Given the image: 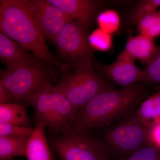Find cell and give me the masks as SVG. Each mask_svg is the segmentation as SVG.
Instances as JSON below:
<instances>
[{"label":"cell","mask_w":160,"mask_h":160,"mask_svg":"<svg viewBox=\"0 0 160 160\" xmlns=\"http://www.w3.org/2000/svg\"><path fill=\"white\" fill-rule=\"evenodd\" d=\"M0 32L31 52L51 69V66H57L66 72L72 67L56 58L49 50L46 37L27 11L23 0L0 1Z\"/></svg>","instance_id":"6da1fadb"},{"label":"cell","mask_w":160,"mask_h":160,"mask_svg":"<svg viewBox=\"0 0 160 160\" xmlns=\"http://www.w3.org/2000/svg\"><path fill=\"white\" fill-rule=\"evenodd\" d=\"M144 82L100 93L78 110L74 126L90 130L109 126L129 112L146 98Z\"/></svg>","instance_id":"7a4b0ae2"},{"label":"cell","mask_w":160,"mask_h":160,"mask_svg":"<svg viewBox=\"0 0 160 160\" xmlns=\"http://www.w3.org/2000/svg\"><path fill=\"white\" fill-rule=\"evenodd\" d=\"M50 145L59 160H109L107 145L95 138L89 130L74 126L67 132L53 136Z\"/></svg>","instance_id":"3957f363"},{"label":"cell","mask_w":160,"mask_h":160,"mask_svg":"<svg viewBox=\"0 0 160 160\" xmlns=\"http://www.w3.org/2000/svg\"><path fill=\"white\" fill-rule=\"evenodd\" d=\"M0 74V84L11 93L14 102L26 105L43 83L54 78L51 69L38 58L12 70H1Z\"/></svg>","instance_id":"277c9868"},{"label":"cell","mask_w":160,"mask_h":160,"mask_svg":"<svg viewBox=\"0 0 160 160\" xmlns=\"http://www.w3.org/2000/svg\"><path fill=\"white\" fill-rule=\"evenodd\" d=\"M55 86L78 110L98 94L114 89L95 70L92 64L73 72H63Z\"/></svg>","instance_id":"5b68a950"},{"label":"cell","mask_w":160,"mask_h":160,"mask_svg":"<svg viewBox=\"0 0 160 160\" xmlns=\"http://www.w3.org/2000/svg\"><path fill=\"white\" fill-rule=\"evenodd\" d=\"M88 31L70 20L52 41L62 59L72 67L77 69L92 64L95 50L89 43Z\"/></svg>","instance_id":"8992f818"},{"label":"cell","mask_w":160,"mask_h":160,"mask_svg":"<svg viewBox=\"0 0 160 160\" xmlns=\"http://www.w3.org/2000/svg\"><path fill=\"white\" fill-rule=\"evenodd\" d=\"M149 128L136 113L129 115L107 132L106 144L119 159L148 146Z\"/></svg>","instance_id":"52a82bcc"},{"label":"cell","mask_w":160,"mask_h":160,"mask_svg":"<svg viewBox=\"0 0 160 160\" xmlns=\"http://www.w3.org/2000/svg\"><path fill=\"white\" fill-rule=\"evenodd\" d=\"M32 17L46 38L53 41L70 19L47 0H23Z\"/></svg>","instance_id":"ba28073f"},{"label":"cell","mask_w":160,"mask_h":160,"mask_svg":"<svg viewBox=\"0 0 160 160\" xmlns=\"http://www.w3.org/2000/svg\"><path fill=\"white\" fill-rule=\"evenodd\" d=\"M135 61L120 52L117 59L110 64H104L92 57V67L99 74L123 87L143 82L142 70L136 65Z\"/></svg>","instance_id":"9c48e42d"},{"label":"cell","mask_w":160,"mask_h":160,"mask_svg":"<svg viewBox=\"0 0 160 160\" xmlns=\"http://www.w3.org/2000/svg\"><path fill=\"white\" fill-rule=\"evenodd\" d=\"M49 96L52 117L49 131L55 136L71 130L74 126L78 110L51 83Z\"/></svg>","instance_id":"30bf717a"},{"label":"cell","mask_w":160,"mask_h":160,"mask_svg":"<svg viewBox=\"0 0 160 160\" xmlns=\"http://www.w3.org/2000/svg\"><path fill=\"white\" fill-rule=\"evenodd\" d=\"M59 9L70 20L89 30L102 7L100 1L92 0H47Z\"/></svg>","instance_id":"8fae6325"},{"label":"cell","mask_w":160,"mask_h":160,"mask_svg":"<svg viewBox=\"0 0 160 160\" xmlns=\"http://www.w3.org/2000/svg\"><path fill=\"white\" fill-rule=\"evenodd\" d=\"M0 57L7 70L16 68L37 58L18 43L0 32Z\"/></svg>","instance_id":"7c38bea8"},{"label":"cell","mask_w":160,"mask_h":160,"mask_svg":"<svg viewBox=\"0 0 160 160\" xmlns=\"http://www.w3.org/2000/svg\"><path fill=\"white\" fill-rule=\"evenodd\" d=\"M132 34L129 30L125 49L121 52L135 61L138 60L146 65L153 56L157 46L154 40L142 35L133 36Z\"/></svg>","instance_id":"4fadbf2b"},{"label":"cell","mask_w":160,"mask_h":160,"mask_svg":"<svg viewBox=\"0 0 160 160\" xmlns=\"http://www.w3.org/2000/svg\"><path fill=\"white\" fill-rule=\"evenodd\" d=\"M50 81L43 83L28 100L27 105L33 107L36 122L43 123L49 129L51 126V106L49 96Z\"/></svg>","instance_id":"5bb4252c"},{"label":"cell","mask_w":160,"mask_h":160,"mask_svg":"<svg viewBox=\"0 0 160 160\" xmlns=\"http://www.w3.org/2000/svg\"><path fill=\"white\" fill-rule=\"evenodd\" d=\"M46 126L36 122L34 130L29 138L26 157L28 160H52L50 148L45 133Z\"/></svg>","instance_id":"9a60e30c"},{"label":"cell","mask_w":160,"mask_h":160,"mask_svg":"<svg viewBox=\"0 0 160 160\" xmlns=\"http://www.w3.org/2000/svg\"><path fill=\"white\" fill-rule=\"evenodd\" d=\"M27 106L17 103L0 104V123L31 127L27 114Z\"/></svg>","instance_id":"2e32d148"},{"label":"cell","mask_w":160,"mask_h":160,"mask_svg":"<svg viewBox=\"0 0 160 160\" xmlns=\"http://www.w3.org/2000/svg\"><path fill=\"white\" fill-rule=\"evenodd\" d=\"M29 137L0 136V160H10L16 157H26Z\"/></svg>","instance_id":"e0dca14e"},{"label":"cell","mask_w":160,"mask_h":160,"mask_svg":"<svg viewBox=\"0 0 160 160\" xmlns=\"http://www.w3.org/2000/svg\"><path fill=\"white\" fill-rule=\"evenodd\" d=\"M160 7V0L138 1L125 16L124 21L122 22V26L128 28L137 25L144 17L157 11Z\"/></svg>","instance_id":"ac0fdd59"},{"label":"cell","mask_w":160,"mask_h":160,"mask_svg":"<svg viewBox=\"0 0 160 160\" xmlns=\"http://www.w3.org/2000/svg\"><path fill=\"white\" fill-rule=\"evenodd\" d=\"M136 26L140 34L154 40L160 36V13L158 10L149 13Z\"/></svg>","instance_id":"d6986e66"},{"label":"cell","mask_w":160,"mask_h":160,"mask_svg":"<svg viewBox=\"0 0 160 160\" xmlns=\"http://www.w3.org/2000/svg\"><path fill=\"white\" fill-rule=\"evenodd\" d=\"M99 29L113 35L120 29L122 25L120 15L114 9H107L100 12L97 17Z\"/></svg>","instance_id":"ffe728a7"},{"label":"cell","mask_w":160,"mask_h":160,"mask_svg":"<svg viewBox=\"0 0 160 160\" xmlns=\"http://www.w3.org/2000/svg\"><path fill=\"white\" fill-rule=\"evenodd\" d=\"M136 114L139 119L148 127H151L160 123L158 118L152 95L146 99L141 103Z\"/></svg>","instance_id":"44dd1931"},{"label":"cell","mask_w":160,"mask_h":160,"mask_svg":"<svg viewBox=\"0 0 160 160\" xmlns=\"http://www.w3.org/2000/svg\"><path fill=\"white\" fill-rule=\"evenodd\" d=\"M146 67L142 69L143 82L154 83L160 85V46Z\"/></svg>","instance_id":"7402d4cb"},{"label":"cell","mask_w":160,"mask_h":160,"mask_svg":"<svg viewBox=\"0 0 160 160\" xmlns=\"http://www.w3.org/2000/svg\"><path fill=\"white\" fill-rule=\"evenodd\" d=\"M113 35L109 34L99 28L89 36V42L94 50L109 51L112 48Z\"/></svg>","instance_id":"603a6c76"},{"label":"cell","mask_w":160,"mask_h":160,"mask_svg":"<svg viewBox=\"0 0 160 160\" xmlns=\"http://www.w3.org/2000/svg\"><path fill=\"white\" fill-rule=\"evenodd\" d=\"M34 129V127H24L0 123V136L30 137Z\"/></svg>","instance_id":"cb8c5ba5"},{"label":"cell","mask_w":160,"mask_h":160,"mask_svg":"<svg viewBox=\"0 0 160 160\" xmlns=\"http://www.w3.org/2000/svg\"><path fill=\"white\" fill-rule=\"evenodd\" d=\"M118 160H160V149L147 146Z\"/></svg>","instance_id":"d4e9b609"},{"label":"cell","mask_w":160,"mask_h":160,"mask_svg":"<svg viewBox=\"0 0 160 160\" xmlns=\"http://www.w3.org/2000/svg\"><path fill=\"white\" fill-rule=\"evenodd\" d=\"M148 146L160 149V123L149 128L148 135Z\"/></svg>","instance_id":"484cf974"},{"label":"cell","mask_w":160,"mask_h":160,"mask_svg":"<svg viewBox=\"0 0 160 160\" xmlns=\"http://www.w3.org/2000/svg\"><path fill=\"white\" fill-rule=\"evenodd\" d=\"M15 103L14 99L9 92L0 84V104Z\"/></svg>","instance_id":"4316f807"},{"label":"cell","mask_w":160,"mask_h":160,"mask_svg":"<svg viewBox=\"0 0 160 160\" xmlns=\"http://www.w3.org/2000/svg\"><path fill=\"white\" fill-rule=\"evenodd\" d=\"M158 12L160 13V9H159V10H158Z\"/></svg>","instance_id":"83f0119b"}]
</instances>
